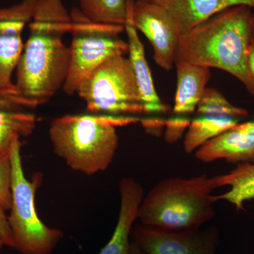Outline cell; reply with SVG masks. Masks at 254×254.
Listing matches in <instances>:
<instances>
[{
  "mask_svg": "<svg viewBox=\"0 0 254 254\" xmlns=\"http://www.w3.org/2000/svg\"><path fill=\"white\" fill-rule=\"evenodd\" d=\"M239 124L238 119L221 117L200 116L193 119L188 127L184 148L187 153H193L201 145Z\"/></svg>",
  "mask_w": 254,
  "mask_h": 254,
  "instance_id": "obj_18",
  "label": "cell"
},
{
  "mask_svg": "<svg viewBox=\"0 0 254 254\" xmlns=\"http://www.w3.org/2000/svg\"><path fill=\"white\" fill-rule=\"evenodd\" d=\"M127 1V18L125 31L128 38V53L133 72L136 76L142 100L148 114H165L170 108L160 100L155 90L151 71L145 58L144 46L140 39L138 31L132 21L131 7L134 0Z\"/></svg>",
  "mask_w": 254,
  "mask_h": 254,
  "instance_id": "obj_13",
  "label": "cell"
},
{
  "mask_svg": "<svg viewBox=\"0 0 254 254\" xmlns=\"http://www.w3.org/2000/svg\"><path fill=\"white\" fill-rule=\"evenodd\" d=\"M253 9L245 5L217 13L180 37L176 61L223 70L254 96L249 70Z\"/></svg>",
  "mask_w": 254,
  "mask_h": 254,
  "instance_id": "obj_2",
  "label": "cell"
},
{
  "mask_svg": "<svg viewBox=\"0 0 254 254\" xmlns=\"http://www.w3.org/2000/svg\"><path fill=\"white\" fill-rule=\"evenodd\" d=\"M190 122L187 119L173 118L165 120L167 126L166 140L170 143L176 141L182 136L185 128L190 126Z\"/></svg>",
  "mask_w": 254,
  "mask_h": 254,
  "instance_id": "obj_22",
  "label": "cell"
},
{
  "mask_svg": "<svg viewBox=\"0 0 254 254\" xmlns=\"http://www.w3.org/2000/svg\"><path fill=\"white\" fill-rule=\"evenodd\" d=\"M4 244H3V242H1V240H0V250H1V248H2L3 247H4Z\"/></svg>",
  "mask_w": 254,
  "mask_h": 254,
  "instance_id": "obj_27",
  "label": "cell"
},
{
  "mask_svg": "<svg viewBox=\"0 0 254 254\" xmlns=\"http://www.w3.org/2000/svg\"><path fill=\"white\" fill-rule=\"evenodd\" d=\"M131 16L137 31L149 41L155 63L163 69L171 70L181 37L173 18L163 8L145 0L133 1Z\"/></svg>",
  "mask_w": 254,
  "mask_h": 254,
  "instance_id": "obj_10",
  "label": "cell"
},
{
  "mask_svg": "<svg viewBox=\"0 0 254 254\" xmlns=\"http://www.w3.org/2000/svg\"><path fill=\"white\" fill-rule=\"evenodd\" d=\"M11 165L9 158H0V207L10 210L11 204Z\"/></svg>",
  "mask_w": 254,
  "mask_h": 254,
  "instance_id": "obj_21",
  "label": "cell"
},
{
  "mask_svg": "<svg viewBox=\"0 0 254 254\" xmlns=\"http://www.w3.org/2000/svg\"><path fill=\"white\" fill-rule=\"evenodd\" d=\"M132 242L145 254H217L220 237L215 227L190 230H161L136 224Z\"/></svg>",
  "mask_w": 254,
  "mask_h": 254,
  "instance_id": "obj_9",
  "label": "cell"
},
{
  "mask_svg": "<svg viewBox=\"0 0 254 254\" xmlns=\"http://www.w3.org/2000/svg\"><path fill=\"white\" fill-rule=\"evenodd\" d=\"M203 163L224 159L235 164L254 163V121L237 124L195 150Z\"/></svg>",
  "mask_w": 254,
  "mask_h": 254,
  "instance_id": "obj_11",
  "label": "cell"
},
{
  "mask_svg": "<svg viewBox=\"0 0 254 254\" xmlns=\"http://www.w3.org/2000/svg\"><path fill=\"white\" fill-rule=\"evenodd\" d=\"M252 43L254 44V8L253 9V18L252 23Z\"/></svg>",
  "mask_w": 254,
  "mask_h": 254,
  "instance_id": "obj_26",
  "label": "cell"
},
{
  "mask_svg": "<svg viewBox=\"0 0 254 254\" xmlns=\"http://www.w3.org/2000/svg\"><path fill=\"white\" fill-rule=\"evenodd\" d=\"M249 70L254 81V44L252 43L248 54Z\"/></svg>",
  "mask_w": 254,
  "mask_h": 254,
  "instance_id": "obj_24",
  "label": "cell"
},
{
  "mask_svg": "<svg viewBox=\"0 0 254 254\" xmlns=\"http://www.w3.org/2000/svg\"><path fill=\"white\" fill-rule=\"evenodd\" d=\"M215 189L207 175L166 179L143 197L138 219L143 225L161 230L199 228L215 218L212 193Z\"/></svg>",
  "mask_w": 254,
  "mask_h": 254,
  "instance_id": "obj_4",
  "label": "cell"
},
{
  "mask_svg": "<svg viewBox=\"0 0 254 254\" xmlns=\"http://www.w3.org/2000/svg\"><path fill=\"white\" fill-rule=\"evenodd\" d=\"M37 0H21L9 7H0V94L29 108L12 81V74L22 53V33L31 22Z\"/></svg>",
  "mask_w": 254,
  "mask_h": 254,
  "instance_id": "obj_8",
  "label": "cell"
},
{
  "mask_svg": "<svg viewBox=\"0 0 254 254\" xmlns=\"http://www.w3.org/2000/svg\"><path fill=\"white\" fill-rule=\"evenodd\" d=\"M28 25L15 86L29 108H36L63 89L67 77L71 50L64 36L71 30V14L63 0H38Z\"/></svg>",
  "mask_w": 254,
  "mask_h": 254,
  "instance_id": "obj_1",
  "label": "cell"
},
{
  "mask_svg": "<svg viewBox=\"0 0 254 254\" xmlns=\"http://www.w3.org/2000/svg\"><path fill=\"white\" fill-rule=\"evenodd\" d=\"M196 113L200 116L235 119L249 115V112L245 108L232 105L220 92L212 88H205L197 105Z\"/></svg>",
  "mask_w": 254,
  "mask_h": 254,
  "instance_id": "obj_20",
  "label": "cell"
},
{
  "mask_svg": "<svg viewBox=\"0 0 254 254\" xmlns=\"http://www.w3.org/2000/svg\"><path fill=\"white\" fill-rule=\"evenodd\" d=\"M37 121L34 114L23 110H0V158H9L13 142L16 138L31 135Z\"/></svg>",
  "mask_w": 254,
  "mask_h": 254,
  "instance_id": "obj_17",
  "label": "cell"
},
{
  "mask_svg": "<svg viewBox=\"0 0 254 254\" xmlns=\"http://www.w3.org/2000/svg\"><path fill=\"white\" fill-rule=\"evenodd\" d=\"M71 26V61L63 90L71 95L81 81L112 57L128 53V44L119 37L125 26L91 21L79 9L70 12Z\"/></svg>",
  "mask_w": 254,
  "mask_h": 254,
  "instance_id": "obj_7",
  "label": "cell"
},
{
  "mask_svg": "<svg viewBox=\"0 0 254 254\" xmlns=\"http://www.w3.org/2000/svg\"><path fill=\"white\" fill-rule=\"evenodd\" d=\"M212 179L216 188L230 187L226 193L214 195L215 202L226 200L240 210L245 208V202L254 198V163L240 164L228 173Z\"/></svg>",
  "mask_w": 254,
  "mask_h": 254,
  "instance_id": "obj_16",
  "label": "cell"
},
{
  "mask_svg": "<svg viewBox=\"0 0 254 254\" xmlns=\"http://www.w3.org/2000/svg\"><path fill=\"white\" fill-rule=\"evenodd\" d=\"M120 209L113 236L98 254H128L132 228L138 218L144 190L139 182L130 177L120 182Z\"/></svg>",
  "mask_w": 254,
  "mask_h": 254,
  "instance_id": "obj_12",
  "label": "cell"
},
{
  "mask_svg": "<svg viewBox=\"0 0 254 254\" xmlns=\"http://www.w3.org/2000/svg\"><path fill=\"white\" fill-rule=\"evenodd\" d=\"M5 212L6 211L0 207V240L6 247L14 249L12 234L8 222V216H6Z\"/></svg>",
  "mask_w": 254,
  "mask_h": 254,
  "instance_id": "obj_23",
  "label": "cell"
},
{
  "mask_svg": "<svg viewBox=\"0 0 254 254\" xmlns=\"http://www.w3.org/2000/svg\"><path fill=\"white\" fill-rule=\"evenodd\" d=\"M158 5L176 23L182 35L222 10L245 5L254 8V0H145Z\"/></svg>",
  "mask_w": 254,
  "mask_h": 254,
  "instance_id": "obj_14",
  "label": "cell"
},
{
  "mask_svg": "<svg viewBox=\"0 0 254 254\" xmlns=\"http://www.w3.org/2000/svg\"><path fill=\"white\" fill-rule=\"evenodd\" d=\"M80 10L94 22L125 26L127 0H79Z\"/></svg>",
  "mask_w": 254,
  "mask_h": 254,
  "instance_id": "obj_19",
  "label": "cell"
},
{
  "mask_svg": "<svg viewBox=\"0 0 254 254\" xmlns=\"http://www.w3.org/2000/svg\"><path fill=\"white\" fill-rule=\"evenodd\" d=\"M140 122L131 116L64 115L50 123V142L55 154L71 170L91 176L113 161L119 146L117 128Z\"/></svg>",
  "mask_w": 254,
  "mask_h": 254,
  "instance_id": "obj_3",
  "label": "cell"
},
{
  "mask_svg": "<svg viewBox=\"0 0 254 254\" xmlns=\"http://www.w3.org/2000/svg\"><path fill=\"white\" fill-rule=\"evenodd\" d=\"M21 143L16 138L11 145V204L8 222L15 250L21 254H50L62 239L63 232L41 221L36 212L35 197L43 176L34 175L31 180L25 176L21 155Z\"/></svg>",
  "mask_w": 254,
  "mask_h": 254,
  "instance_id": "obj_5",
  "label": "cell"
},
{
  "mask_svg": "<svg viewBox=\"0 0 254 254\" xmlns=\"http://www.w3.org/2000/svg\"><path fill=\"white\" fill-rule=\"evenodd\" d=\"M76 93L93 114L115 116L146 115L131 62L125 55L106 60L86 76Z\"/></svg>",
  "mask_w": 254,
  "mask_h": 254,
  "instance_id": "obj_6",
  "label": "cell"
},
{
  "mask_svg": "<svg viewBox=\"0 0 254 254\" xmlns=\"http://www.w3.org/2000/svg\"><path fill=\"white\" fill-rule=\"evenodd\" d=\"M128 254H145L144 252H143L141 250V249L139 248V247H138L136 245V244L134 243V242H131V246H130V250L129 252H128Z\"/></svg>",
  "mask_w": 254,
  "mask_h": 254,
  "instance_id": "obj_25",
  "label": "cell"
},
{
  "mask_svg": "<svg viewBox=\"0 0 254 254\" xmlns=\"http://www.w3.org/2000/svg\"><path fill=\"white\" fill-rule=\"evenodd\" d=\"M175 66L177 86L173 113L177 115L193 113L211 78L210 68L183 62L175 63Z\"/></svg>",
  "mask_w": 254,
  "mask_h": 254,
  "instance_id": "obj_15",
  "label": "cell"
}]
</instances>
